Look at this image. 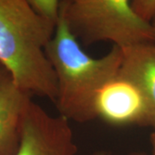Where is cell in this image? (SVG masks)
<instances>
[{
	"mask_svg": "<svg viewBox=\"0 0 155 155\" xmlns=\"http://www.w3.org/2000/svg\"><path fill=\"white\" fill-rule=\"evenodd\" d=\"M151 24H152V26H153V28L155 31V14L153 17V19H152V21H151Z\"/></svg>",
	"mask_w": 155,
	"mask_h": 155,
	"instance_id": "7c38bea8",
	"label": "cell"
},
{
	"mask_svg": "<svg viewBox=\"0 0 155 155\" xmlns=\"http://www.w3.org/2000/svg\"><path fill=\"white\" fill-rule=\"evenodd\" d=\"M93 155H113L111 154L110 152H106V151H98V152H96ZM128 155H146L145 153H130Z\"/></svg>",
	"mask_w": 155,
	"mask_h": 155,
	"instance_id": "8fae6325",
	"label": "cell"
},
{
	"mask_svg": "<svg viewBox=\"0 0 155 155\" xmlns=\"http://www.w3.org/2000/svg\"><path fill=\"white\" fill-rule=\"evenodd\" d=\"M57 82L59 115L79 123L97 119L95 102L99 91L119 72L122 48L113 46L99 58L88 54L59 14L54 33L46 48Z\"/></svg>",
	"mask_w": 155,
	"mask_h": 155,
	"instance_id": "6da1fadb",
	"label": "cell"
},
{
	"mask_svg": "<svg viewBox=\"0 0 155 155\" xmlns=\"http://www.w3.org/2000/svg\"><path fill=\"white\" fill-rule=\"evenodd\" d=\"M32 96L0 67V155H15L19 148L23 118Z\"/></svg>",
	"mask_w": 155,
	"mask_h": 155,
	"instance_id": "8992f818",
	"label": "cell"
},
{
	"mask_svg": "<svg viewBox=\"0 0 155 155\" xmlns=\"http://www.w3.org/2000/svg\"><path fill=\"white\" fill-rule=\"evenodd\" d=\"M2 67V66H1V65H0V67Z\"/></svg>",
	"mask_w": 155,
	"mask_h": 155,
	"instance_id": "4fadbf2b",
	"label": "cell"
},
{
	"mask_svg": "<svg viewBox=\"0 0 155 155\" xmlns=\"http://www.w3.org/2000/svg\"><path fill=\"white\" fill-rule=\"evenodd\" d=\"M96 118L113 127L148 126L147 103L139 87L119 72L103 86L95 102Z\"/></svg>",
	"mask_w": 155,
	"mask_h": 155,
	"instance_id": "5b68a950",
	"label": "cell"
},
{
	"mask_svg": "<svg viewBox=\"0 0 155 155\" xmlns=\"http://www.w3.org/2000/svg\"><path fill=\"white\" fill-rule=\"evenodd\" d=\"M59 14L85 45L110 41L125 48L155 42L152 24L135 13L132 0H61Z\"/></svg>",
	"mask_w": 155,
	"mask_h": 155,
	"instance_id": "3957f363",
	"label": "cell"
},
{
	"mask_svg": "<svg viewBox=\"0 0 155 155\" xmlns=\"http://www.w3.org/2000/svg\"><path fill=\"white\" fill-rule=\"evenodd\" d=\"M150 143L152 147V155H155V132H153L150 135Z\"/></svg>",
	"mask_w": 155,
	"mask_h": 155,
	"instance_id": "30bf717a",
	"label": "cell"
},
{
	"mask_svg": "<svg viewBox=\"0 0 155 155\" xmlns=\"http://www.w3.org/2000/svg\"><path fill=\"white\" fill-rule=\"evenodd\" d=\"M28 3L41 17L57 22L61 0H28Z\"/></svg>",
	"mask_w": 155,
	"mask_h": 155,
	"instance_id": "ba28073f",
	"label": "cell"
},
{
	"mask_svg": "<svg viewBox=\"0 0 155 155\" xmlns=\"http://www.w3.org/2000/svg\"><path fill=\"white\" fill-rule=\"evenodd\" d=\"M15 155H78L69 121L51 115L32 100L23 118Z\"/></svg>",
	"mask_w": 155,
	"mask_h": 155,
	"instance_id": "277c9868",
	"label": "cell"
},
{
	"mask_svg": "<svg viewBox=\"0 0 155 155\" xmlns=\"http://www.w3.org/2000/svg\"><path fill=\"white\" fill-rule=\"evenodd\" d=\"M119 73L135 84L149 108L150 127L155 132V42H143L122 48Z\"/></svg>",
	"mask_w": 155,
	"mask_h": 155,
	"instance_id": "52a82bcc",
	"label": "cell"
},
{
	"mask_svg": "<svg viewBox=\"0 0 155 155\" xmlns=\"http://www.w3.org/2000/svg\"><path fill=\"white\" fill-rule=\"evenodd\" d=\"M132 7L139 17L151 23L155 14V0H132Z\"/></svg>",
	"mask_w": 155,
	"mask_h": 155,
	"instance_id": "9c48e42d",
	"label": "cell"
},
{
	"mask_svg": "<svg viewBox=\"0 0 155 155\" xmlns=\"http://www.w3.org/2000/svg\"><path fill=\"white\" fill-rule=\"evenodd\" d=\"M55 25L28 0H0V65L23 91L53 102L57 82L46 48Z\"/></svg>",
	"mask_w": 155,
	"mask_h": 155,
	"instance_id": "7a4b0ae2",
	"label": "cell"
}]
</instances>
